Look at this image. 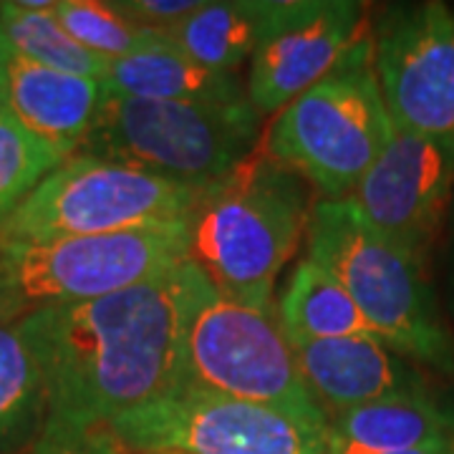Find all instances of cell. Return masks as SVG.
<instances>
[{
	"instance_id": "cell-18",
	"label": "cell",
	"mask_w": 454,
	"mask_h": 454,
	"mask_svg": "<svg viewBox=\"0 0 454 454\" xmlns=\"http://www.w3.org/2000/svg\"><path fill=\"white\" fill-rule=\"evenodd\" d=\"M49 419V394L20 318L0 306V454H28Z\"/></svg>"
},
{
	"instance_id": "cell-22",
	"label": "cell",
	"mask_w": 454,
	"mask_h": 454,
	"mask_svg": "<svg viewBox=\"0 0 454 454\" xmlns=\"http://www.w3.org/2000/svg\"><path fill=\"white\" fill-rule=\"evenodd\" d=\"M56 18L74 41L106 61L127 59L162 38L160 33L131 23L124 13L116 11L114 0H59Z\"/></svg>"
},
{
	"instance_id": "cell-11",
	"label": "cell",
	"mask_w": 454,
	"mask_h": 454,
	"mask_svg": "<svg viewBox=\"0 0 454 454\" xmlns=\"http://www.w3.org/2000/svg\"><path fill=\"white\" fill-rule=\"evenodd\" d=\"M364 5L354 0H273L245 94L253 109L283 112L325 79L366 38Z\"/></svg>"
},
{
	"instance_id": "cell-2",
	"label": "cell",
	"mask_w": 454,
	"mask_h": 454,
	"mask_svg": "<svg viewBox=\"0 0 454 454\" xmlns=\"http://www.w3.org/2000/svg\"><path fill=\"white\" fill-rule=\"evenodd\" d=\"M309 184L255 149L202 190L187 217V260L238 303L276 310L278 273L309 230Z\"/></svg>"
},
{
	"instance_id": "cell-20",
	"label": "cell",
	"mask_w": 454,
	"mask_h": 454,
	"mask_svg": "<svg viewBox=\"0 0 454 454\" xmlns=\"http://www.w3.org/2000/svg\"><path fill=\"white\" fill-rule=\"evenodd\" d=\"M0 35L11 49L28 61L74 76L106 82L112 61L101 59L94 51L83 49L79 41H74L56 18V11L35 13L20 8L18 0L0 3Z\"/></svg>"
},
{
	"instance_id": "cell-7",
	"label": "cell",
	"mask_w": 454,
	"mask_h": 454,
	"mask_svg": "<svg viewBox=\"0 0 454 454\" xmlns=\"http://www.w3.org/2000/svg\"><path fill=\"white\" fill-rule=\"evenodd\" d=\"M202 190L89 154L68 157L0 225V243L114 235L187 223Z\"/></svg>"
},
{
	"instance_id": "cell-8",
	"label": "cell",
	"mask_w": 454,
	"mask_h": 454,
	"mask_svg": "<svg viewBox=\"0 0 454 454\" xmlns=\"http://www.w3.org/2000/svg\"><path fill=\"white\" fill-rule=\"evenodd\" d=\"M187 260V223L114 235L0 243V306L23 318L127 291Z\"/></svg>"
},
{
	"instance_id": "cell-25",
	"label": "cell",
	"mask_w": 454,
	"mask_h": 454,
	"mask_svg": "<svg viewBox=\"0 0 454 454\" xmlns=\"http://www.w3.org/2000/svg\"><path fill=\"white\" fill-rule=\"evenodd\" d=\"M325 454H356V452H336V450H325ZM391 454H454V444L424 447V450H409V452H391Z\"/></svg>"
},
{
	"instance_id": "cell-17",
	"label": "cell",
	"mask_w": 454,
	"mask_h": 454,
	"mask_svg": "<svg viewBox=\"0 0 454 454\" xmlns=\"http://www.w3.org/2000/svg\"><path fill=\"white\" fill-rule=\"evenodd\" d=\"M278 318L291 346L348 336L379 339L354 298L310 258L301 260L288 278L278 301Z\"/></svg>"
},
{
	"instance_id": "cell-5",
	"label": "cell",
	"mask_w": 454,
	"mask_h": 454,
	"mask_svg": "<svg viewBox=\"0 0 454 454\" xmlns=\"http://www.w3.org/2000/svg\"><path fill=\"white\" fill-rule=\"evenodd\" d=\"M394 121L364 38L325 79L276 114L262 152L288 167L321 200H346L387 149Z\"/></svg>"
},
{
	"instance_id": "cell-21",
	"label": "cell",
	"mask_w": 454,
	"mask_h": 454,
	"mask_svg": "<svg viewBox=\"0 0 454 454\" xmlns=\"http://www.w3.org/2000/svg\"><path fill=\"white\" fill-rule=\"evenodd\" d=\"M71 154L28 131L0 104V225Z\"/></svg>"
},
{
	"instance_id": "cell-14",
	"label": "cell",
	"mask_w": 454,
	"mask_h": 454,
	"mask_svg": "<svg viewBox=\"0 0 454 454\" xmlns=\"http://www.w3.org/2000/svg\"><path fill=\"white\" fill-rule=\"evenodd\" d=\"M109 97L106 83L23 59L0 35V104L66 154L82 149Z\"/></svg>"
},
{
	"instance_id": "cell-23",
	"label": "cell",
	"mask_w": 454,
	"mask_h": 454,
	"mask_svg": "<svg viewBox=\"0 0 454 454\" xmlns=\"http://www.w3.org/2000/svg\"><path fill=\"white\" fill-rule=\"evenodd\" d=\"M28 454H129L109 427H76L46 419L41 437Z\"/></svg>"
},
{
	"instance_id": "cell-12",
	"label": "cell",
	"mask_w": 454,
	"mask_h": 454,
	"mask_svg": "<svg viewBox=\"0 0 454 454\" xmlns=\"http://www.w3.org/2000/svg\"><path fill=\"white\" fill-rule=\"evenodd\" d=\"M452 187L454 149L394 127L351 200L381 240L424 268Z\"/></svg>"
},
{
	"instance_id": "cell-4",
	"label": "cell",
	"mask_w": 454,
	"mask_h": 454,
	"mask_svg": "<svg viewBox=\"0 0 454 454\" xmlns=\"http://www.w3.org/2000/svg\"><path fill=\"white\" fill-rule=\"evenodd\" d=\"M306 240V258L339 280L381 343L437 372H454L452 339L422 268L381 240L351 197L313 202Z\"/></svg>"
},
{
	"instance_id": "cell-3",
	"label": "cell",
	"mask_w": 454,
	"mask_h": 454,
	"mask_svg": "<svg viewBox=\"0 0 454 454\" xmlns=\"http://www.w3.org/2000/svg\"><path fill=\"white\" fill-rule=\"evenodd\" d=\"M175 391L273 406L328 424L298 372L276 310L238 303L187 260V295Z\"/></svg>"
},
{
	"instance_id": "cell-13",
	"label": "cell",
	"mask_w": 454,
	"mask_h": 454,
	"mask_svg": "<svg viewBox=\"0 0 454 454\" xmlns=\"http://www.w3.org/2000/svg\"><path fill=\"white\" fill-rule=\"evenodd\" d=\"M293 354L306 389L325 417L373 402L429 394L422 372L379 339L310 340L293 346Z\"/></svg>"
},
{
	"instance_id": "cell-1",
	"label": "cell",
	"mask_w": 454,
	"mask_h": 454,
	"mask_svg": "<svg viewBox=\"0 0 454 454\" xmlns=\"http://www.w3.org/2000/svg\"><path fill=\"white\" fill-rule=\"evenodd\" d=\"M187 260L127 291L20 318L49 394V417L106 427L175 391Z\"/></svg>"
},
{
	"instance_id": "cell-15",
	"label": "cell",
	"mask_w": 454,
	"mask_h": 454,
	"mask_svg": "<svg viewBox=\"0 0 454 454\" xmlns=\"http://www.w3.org/2000/svg\"><path fill=\"white\" fill-rule=\"evenodd\" d=\"M454 444V406L434 394L356 406L328 417L325 450L391 454Z\"/></svg>"
},
{
	"instance_id": "cell-16",
	"label": "cell",
	"mask_w": 454,
	"mask_h": 454,
	"mask_svg": "<svg viewBox=\"0 0 454 454\" xmlns=\"http://www.w3.org/2000/svg\"><path fill=\"white\" fill-rule=\"evenodd\" d=\"M109 94L190 104H240L247 101L245 82L238 74L215 71L192 61L162 35L152 46L116 59L106 74Z\"/></svg>"
},
{
	"instance_id": "cell-24",
	"label": "cell",
	"mask_w": 454,
	"mask_h": 454,
	"mask_svg": "<svg viewBox=\"0 0 454 454\" xmlns=\"http://www.w3.org/2000/svg\"><path fill=\"white\" fill-rule=\"evenodd\" d=\"M205 0H114L116 11L146 31L167 35L202 8Z\"/></svg>"
},
{
	"instance_id": "cell-6",
	"label": "cell",
	"mask_w": 454,
	"mask_h": 454,
	"mask_svg": "<svg viewBox=\"0 0 454 454\" xmlns=\"http://www.w3.org/2000/svg\"><path fill=\"white\" fill-rule=\"evenodd\" d=\"M250 101L190 104L109 94L76 154L205 190L258 149Z\"/></svg>"
},
{
	"instance_id": "cell-10",
	"label": "cell",
	"mask_w": 454,
	"mask_h": 454,
	"mask_svg": "<svg viewBox=\"0 0 454 454\" xmlns=\"http://www.w3.org/2000/svg\"><path fill=\"white\" fill-rule=\"evenodd\" d=\"M373 68L394 127L454 149V11L391 8L373 35Z\"/></svg>"
},
{
	"instance_id": "cell-9",
	"label": "cell",
	"mask_w": 454,
	"mask_h": 454,
	"mask_svg": "<svg viewBox=\"0 0 454 454\" xmlns=\"http://www.w3.org/2000/svg\"><path fill=\"white\" fill-rule=\"evenodd\" d=\"M106 427L129 454H325L328 424L273 406L169 391Z\"/></svg>"
},
{
	"instance_id": "cell-19",
	"label": "cell",
	"mask_w": 454,
	"mask_h": 454,
	"mask_svg": "<svg viewBox=\"0 0 454 454\" xmlns=\"http://www.w3.org/2000/svg\"><path fill=\"white\" fill-rule=\"evenodd\" d=\"M273 0H205L167 38L197 64L238 74L258 49Z\"/></svg>"
}]
</instances>
